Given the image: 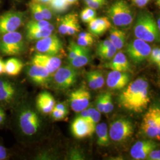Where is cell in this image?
<instances>
[{"mask_svg":"<svg viewBox=\"0 0 160 160\" xmlns=\"http://www.w3.org/2000/svg\"><path fill=\"white\" fill-rule=\"evenodd\" d=\"M113 45V43L111 42V41L109 39H106V40H103L100 42L98 46H97V50H102L104 49L105 48H109L110 46Z\"/></svg>","mask_w":160,"mask_h":160,"instance_id":"45","label":"cell"},{"mask_svg":"<svg viewBox=\"0 0 160 160\" xmlns=\"http://www.w3.org/2000/svg\"><path fill=\"white\" fill-rule=\"evenodd\" d=\"M24 67L23 62L16 58H11L5 62V74L14 77L19 74Z\"/></svg>","mask_w":160,"mask_h":160,"instance_id":"25","label":"cell"},{"mask_svg":"<svg viewBox=\"0 0 160 160\" xmlns=\"http://www.w3.org/2000/svg\"><path fill=\"white\" fill-rule=\"evenodd\" d=\"M49 3L52 9L59 12L66 11L70 6L67 0H51Z\"/></svg>","mask_w":160,"mask_h":160,"instance_id":"33","label":"cell"},{"mask_svg":"<svg viewBox=\"0 0 160 160\" xmlns=\"http://www.w3.org/2000/svg\"><path fill=\"white\" fill-rule=\"evenodd\" d=\"M126 39V33L123 30L114 27L110 29L109 40L116 47L117 50L121 49L124 46Z\"/></svg>","mask_w":160,"mask_h":160,"instance_id":"24","label":"cell"},{"mask_svg":"<svg viewBox=\"0 0 160 160\" xmlns=\"http://www.w3.org/2000/svg\"><path fill=\"white\" fill-rule=\"evenodd\" d=\"M5 74V62L0 59V75Z\"/></svg>","mask_w":160,"mask_h":160,"instance_id":"52","label":"cell"},{"mask_svg":"<svg viewBox=\"0 0 160 160\" xmlns=\"http://www.w3.org/2000/svg\"><path fill=\"white\" fill-rule=\"evenodd\" d=\"M23 36L17 31L2 34L0 38V51L6 55H17L24 51Z\"/></svg>","mask_w":160,"mask_h":160,"instance_id":"4","label":"cell"},{"mask_svg":"<svg viewBox=\"0 0 160 160\" xmlns=\"http://www.w3.org/2000/svg\"><path fill=\"white\" fill-rule=\"evenodd\" d=\"M86 76L88 86L92 90L102 88L104 84V78L101 71L94 70L87 72Z\"/></svg>","mask_w":160,"mask_h":160,"instance_id":"23","label":"cell"},{"mask_svg":"<svg viewBox=\"0 0 160 160\" xmlns=\"http://www.w3.org/2000/svg\"><path fill=\"white\" fill-rule=\"evenodd\" d=\"M147 157H149V160H160V151L153 149L149 153Z\"/></svg>","mask_w":160,"mask_h":160,"instance_id":"46","label":"cell"},{"mask_svg":"<svg viewBox=\"0 0 160 160\" xmlns=\"http://www.w3.org/2000/svg\"><path fill=\"white\" fill-rule=\"evenodd\" d=\"M103 105H104V94L100 95L97 99V110L100 113L103 112Z\"/></svg>","mask_w":160,"mask_h":160,"instance_id":"44","label":"cell"},{"mask_svg":"<svg viewBox=\"0 0 160 160\" xmlns=\"http://www.w3.org/2000/svg\"><path fill=\"white\" fill-rule=\"evenodd\" d=\"M16 115L17 127L24 136L31 137L38 133L41 127V121L33 109L22 105L17 110Z\"/></svg>","mask_w":160,"mask_h":160,"instance_id":"1","label":"cell"},{"mask_svg":"<svg viewBox=\"0 0 160 160\" xmlns=\"http://www.w3.org/2000/svg\"><path fill=\"white\" fill-rule=\"evenodd\" d=\"M88 111L90 122L94 125L96 126V125L100 120V118H101L100 112H98L97 109H94V108H90L88 109Z\"/></svg>","mask_w":160,"mask_h":160,"instance_id":"39","label":"cell"},{"mask_svg":"<svg viewBox=\"0 0 160 160\" xmlns=\"http://www.w3.org/2000/svg\"><path fill=\"white\" fill-rule=\"evenodd\" d=\"M32 63L46 69L52 74L61 67L62 61L61 59L57 56H51L38 53L33 56Z\"/></svg>","mask_w":160,"mask_h":160,"instance_id":"14","label":"cell"},{"mask_svg":"<svg viewBox=\"0 0 160 160\" xmlns=\"http://www.w3.org/2000/svg\"><path fill=\"white\" fill-rule=\"evenodd\" d=\"M160 18H158V20H157V22H156V23H157V28H158V29L159 30H160Z\"/></svg>","mask_w":160,"mask_h":160,"instance_id":"56","label":"cell"},{"mask_svg":"<svg viewBox=\"0 0 160 160\" xmlns=\"http://www.w3.org/2000/svg\"><path fill=\"white\" fill-rule=\"evenodd\" d=\"M24 12L16 11L6 12L0 16V35L17 31L24 19Z\"/></svg>","mask_w":160,"mask_h":160,"instance_id":"9","label":"cell"},{"mask_svg":"<svg viewBox=\"0 0 160 160\" xmlns=\"http://www.w3.org/2000/svg\"><path fill=\"white\" fill-rule=\"evenodd\" d=\"M151 48L148 42L137 38L132 40L126 46V51L128 57L135 64L143 62L149 57Z\"/></svg>","mask_w":160,"mask_h":160,"instance_id":"8","label":"cell"},{"mask_svg":"<svg viewBox=\"0 0 160 160\" xmlns=\"http://www.w3.org/2000/svg\"><path fill=\"white\" fill-rule=\"evenodd\" d=\"M29 7L31 11L32 16L35 20H44L43 15L40 11V7L39 5V2L32 1L29 4Z\"/></svg>","mask_w":160,"mask_h":160,"instance_id":"35","label":"cell"},{"mask_svg":"<svg viewBox=\"0 0 160 160\" xmlns=\"http://www.w3.org/2000/svg\"><path fill=\"white\" fill-rule=\"evenodd\" d=\"M141 128L148 137L160 140V110L158 108L149 109L143 117Z\"/></svg>","mask_w":160,"mask_h":160,"instance_id":"5","label":"cell"},{"mask_svg":"<svg viewBox=\"0 0 160 160\" xmlns=\"http://www.w3.org/2000/svg\"><path fill=\"white\" fill-rule=\"evenodd\" d=\"M18 90L16 84L10 80L0 78V103L11 106L16 103Z\"/></svg>","mask_w":160,"mask_h":160,"instance_id":"12","label":"cell"},{"mask_svg":"<svg viewBox=\"0 0 160 160\" xmlns=\"http://www.w3.org/2000/svg\"><path fill=\"white\" fill-rule=\"evenodd\" d=\"M36 1H38V2H41V3H47V2H49V1H51V0H36Z\"/></svg>","mask_w":160,"mask_h":160,"instance_id":"55","label":"cell"},{"mask_svg":"<svg viewBox=\"0 0 160 160\" xmlns=\"http://www.w3.org/2000/svg\"><path fill=\"white\" fill-rule=\"evenodd\" d=\"M96 126L81 116L75 119L71 124V131L75 137L82 139L92 136L95 132Z\"/></svg>","mask_w":160,"mask_h":160,"instance_id":"15","label":"cell"},{"mask_svg":"<svg viewBox=\"0 0 160 160\" xmlns=\"http://www.w3.org/2000/svg\"><path fill=\"white\" fill-rule=\"evenodd\" d=\"M78 0H67V1L68 2L69 5H72L74 4L75 2H77Z\"/></svg>","mask_w":160,"mask_h":160,"instance_id":"54","label":"cell"},{"mask_svg":"<svg viewBox=\"0 0 160 160\" xmlns=\"http://www.w3.org/2000/svg\"><path fill=\"white\" fill-rule=\"evenodd\" d=\"M148 88L147 87L142 90V92L132 101L126 109L135 112H141L144 109H146L150 102Z\"/></svg>","mask_w":160,"mask_h":160,"instance_id":"20","label":"cell"},{"mask_svg":"<svg viewBox=\"0 0 160 160\" xmlns=\"http://www.w3.org/2000/svg\"><path fill=\"white\" fill-rule=\"evenodd\" d=\"M106 1V0H90L86 3L88 7L94 10H97L104 5Z\"/></svg>","mask_w":160,"mask_h":160,"instance_id":"42","label":"cell"},{"mask_svg":"<svg viewBox=\"0 0 160 160\" xmlns=\"http://www.w3.org/2000/svg\"><path fill=\"white\" fill-rule=\"evenodd\" d=\"M77 15L74 13H70L65 16H63L60 20V22L58 26V31L60 34L62 35H67V30L72 20Z\"/></svg>","mask_w":160,"mask_h":160,"instance_id":"29","label":"cell"},{"mask_svg":"<svg viewBox=\"0 0 160 160\" xmlns=\"http://www.w3.org/2000/svg\"><path fill=\"white\" fill-rule=\"evenodd\" d=\"M27 72L29 78L38 85H45L50 80L51 74L46 69L39 65L32 64Z\"/></svg>","mask_w":160,"mask_h":160,"instance_id":"18","label":"cell"},{"mask_svg":"<svg viewBox=\"0 0 160 160\" xmlns=\"http://www.w3.org/2000/svg\"><path fill=\"white\" fill-rule=\"evenodd\" d=\"M91 94L86 88L81 87L77 89L69 95L71 108L75 112H80L88 106Z\"/></svg>","mask_w":160,"mask_h":160,"instance_id":"13","label":"cell"},{"mask_svg":"<svg viewBox=\"0 0 160 160\" xmlns=\"http://www.w3.org/2000/svg\"><path fill=\"white\" fill-rule=\"evenodd\" d=\"M96 10L88 7L81 12L80 17L83 22L88 23L96 17Z\"/></svg>","mask_w":160,"mask_h":160,"instance_id":"34","label":"cell"},{"mask_svg":"<svg viewBox=\"0 0 160 160\" xmlns=\"http://www.w3.org/2000/svg\"><path fill=\"white\" fill-rule=\"evenodd\" d=\"M92 36L91 33H87V32H81L78 34V37H87V36Z\"/></svg>","mask_w":160,"mask_h":160,"instance_id":"53","label":"cell"},{"mask_svg":"<svg viewBox=\"0 0 160 160\" xmlns=\"http://www.w3.org/2000/svg\"><path fill=\"white\" fill-rule=\"evenodd\" d=\"M82 118L84 119L87 120L88 122H90V118H89V114H88V109H84L83 110L80 112V116ZM92 123V122H91Z\"/></svg>","mask_w":160,"mask_h":160,"instance_id":"50","label":"cell"},{"mask_svg":"<svg viewBox=\"0 0 160 160\" xmlns=\"http://www.w3.org/2000/svg\"><path fill=\"white\" fill-rule=\"evenodd\" d=\"M84 1H85V2H87V1H90V0H84Z\"/></svg>","mask_w":160,"mask_h":160,"instance_id":"58","label":"cell"},{"mask_svg":"<svg viewBox=\"0 0 160 160\" xmlns=\"http://www.w3.org/2000/svg\"><path fill=\"white\" fill-rule=\"evenodd\" d=\"M54 108L58 109V110L63 112V113H65V114H68V109H67L66 105L64 104L63 103H58L57 104H55L54 106Z\"/></svg>","mask_w":160,"mask_h":160,"instance_id":"48","label":"cell"},{"mask_svg":"<svg viewBox=\"0 0 160 160\" xmlns=\"http://www.w3.org/2000/svg\"><path fill=\"white\" fill-rule=\"evenodd\" d=\"M80 24H79V22H78V17H77V16L72 20V21L71 22V23L70 24L68 29V30H67V35L72 36V35H74V34L80 32Z\"/></svg>","mask_w":160,"mask_h":160,"instance_id":"37","label":"cell"},{"mask_svg":"<svg viewBox=\"0 0 160 160\" xmlns=\"http://www.w3.org/2000/svg\"><path fill=\"white\" fill-rule=\"evenodd\" d=\"M156 4L157 6L160 7V0H156Z\"/></svg>","mask_w":160,"mask_h":160,"instance_id":"57","label":"cell"},{"mask_svg":"<svg viewBox=\"0 0 160 160\" xmlns=\"http://www.w3.org/2000/svg\"><path fill=\"white\" fill-rule=\"evenodd\" d=\"M88 49L87 48V47L80 46L73 41L71 42L68 46L69 54L68 59H72Z\"/></svg>","mask_w":160,"mask_h":160,"instance_id":"31","label":"cell"},{"mask_svg":"<svg viewBox=\"0 0 160 160\" xmlns=\"http://www.w3.org/2000/svg\"><path fill=\"white\" fill-rule=\"evenodd\" d=\"M51 113L53 119L56 120H62L67 116V114L63 113V112L54 108L52 110Z\"/></svg>","mask_w":160,"mask_h":160,"instance_id":"43","label":"cell"},{"mask_svg":"<svg viewBox=\"0 0 160 160\" xmlns=\"http://www.w3.org/2000/svg\"><path fill=\"white\" fill-rule=\"evenodd\" d=\"M94 38L92 36L87 37H78L77 43L80 46L88 47L94 43Z\"/></svg>","mask_w":160,"mask_h":160,"instance_id":"40","label":"cell"},{"mask_svg":"<svg viewBox=\"0 0 160 160\" xmlns=\"http://www.w3.org/2000/svg\"><path fill=\"white\" fill-rule=\"evenodd\" d=\"M5 113L4 110L0 106V126L3 123L4 121L5 120Z\"/></svg>","mask_w":160,"mask_h":160,"instance_id":"51","label":"cell"},{"mask_svg":"<svg viewBox=\"0 0 160 160\" xmlns=\"http://www.w3.org/2000/svg\"><path fill=\"white\" fill-rule=\"evenodd\" d=\"M117 49L113 45L109 48H105L102 50H97L96 53L97 55L104 60H109L113 57L116 53Z\"/></svg>","mask_w":160,"mask_h":160,"instance_id":"32","label":"cell"},{"mask_svg":"<svg viewBox=\"0 0 160 160\" xmlns=\"http://www.w3.org/2000/svg\"><path fill=\"white\" fill-rule=\"evenodd\" d=\"M39 5L40 11L43 15L44 20H51L52 17V12L51 11L50 8L46 5H44L43 3H41L39 2Z\"/></svg>","mask_w":160,"mask_h":160,"instance_id":"41","label":"cell"},{"mask_svg":"<svg viewBox=\"0 0 160 160\" xmlns=\"http://www.w3.org/2000/svg\"><path fill=\"white\" fill-rule=\"evenodd\" d=\"M54 73V84L61 90H66L74 86L78 78L77 71L70 65L60 67Z\"/></svg>","mask_w":160,"mask_h":160,"instance_id":"7","label":"cell"},{"mask_svg":"<svg viewBox=\"0 0 160 160\" xmlns=\"http://www.w3.org/2000/svg\"><path fill=\"white\" fill-rule=\"evenodd\" d=\"M55 105V100L50 92H40L36 98V107L44 114L51 113Z\"/></svg>","mask_w":160,"mask_h":160,"instance_id":"19","label":"cell"},{"mask_svg":"<svg viewBox=\"0 0 160 160\" xmlns=\"http://www.w3.org/2000/svg\"><path fill=\"white\" fill-rule=\"evenodd\" d=\"M48 29L53 31L54 27L48 20H31L26 26V30L28 29Z\"/></svg>","mask_w":160,"mask_h":160,"instance_id":"30","label":"cell"},{"mask_svg":"<svg viewBox=\"0 0 160 160\" xmlns=\"http://www.w3.org/2000/svg\"><path fill=\"white\" fill-rule=\"evenodd\" d=\"M27 38L30 40H39L52 34L51 30L48 29L26 30Z\"/></svg>","mask_w":160,"mask_h":160,"instance_id":"27","label":"cell"},{"mask_svg":"<svg viewBox=\"0 0 160 160\" xmlns=\"http://www.w3.org/2000/svg\"><path fill=\"white\" fill-rule=\"evenodd\" d=\"M157 147V143L151 140L138 141L132 147L131 155L135 160H144L147 158L149 153Z\"/></svg>","mask_w":160,"mask_h":160,"instance_id":"17","label":"cell"},{"mask_svg":"<svg viewBox=\"0 0 160 160\" xmlns=\"http://www.w3.org/2000/svg\"><path fill=\"white\" fill-rule=\"evenodd\" d=\"M130 78V75L127 72L112 70L108 75L107 86L112 90H122L128 85Z\"/></svg>","mask_w":160,"mask_h":160,"instance_id":"16","label":"cell"},{"mask_svg":"<svg viewBox=\"0 0 160 160\" xmlns=\"http://www.w3.org/2000/svg\"><path fill=\"white\" fill-rule=\"evenodd\" d=\"M108 15L114 25L119 28L128 27L133 21L131 8L125 0L114 2L109 8Z\"/></svg>","mask_w":160,"mask_h":160,"instance_id":"3","label":"cell"},{"mask_svg":"<svg viewBox=\"0 0 160 160\" xmlns=\"http://www.w3.org/2000/svg\"><path fill=\"white\" fill-rule=\"evenodd\" d=\"M16 1H19V0H16Z\"/></svg>","mask_w":160,"mask_h":160,"instance_id":"59","label":"cell"},{"mask_svg":"<svg viewBox=\"0 0 160 160\" xmlns=\"http://www.w3.org/2000/svg\"><path fill=\"white\" fill-rule=\"evenodd\" d=\"M35 48L38 53L57 56L62 49V43L56 35L52 34L38 40Z\"/></svg>","mask_w":160,"mask_h":160,"instance_id":"11","label":"cell"},{"mask_svg":"<svg viewBox=\"0 0 160 160\" xmlns=\"http://www.w3.org/2000/svg\"><path fill=\"white\" fill-rule=\"evenodd\" d=\"M113 58L112 61L106 65L108 68L121 72H129L130 71L129 61L122 52H118Z\"/></svg>","mask_w":160,"mask_h":160,"instance_id":"22","label":"cell"},{"mask_svg":"<svg viewBox=\"0 0 160 160\" xmlns=\"http://www.w3.org/2000/svg\"><path fill=\"white\" fill-rule=\"evenodd\" d=\"M150 0H132L134 4L138 7H143L146 6Z\"/></svg>","mask_w":160,"mask_h":160,"instance_id":"49","label":"cell"},{"mask_svg":"<svg viewBox=\"0 0 160 160\" xmlns=\"http://www.w3.org/2000/svg\"><path fill=\"white\" fill-rule=\"evenodd\" d=\"M111 27L112 24L108 17L95 18L88 23V29L90 33L95 36L102 35Z\"/></svg>","mask_w":160,"mask_h":160,"instance_id":"21","label":"cell"},{"mask_svg":"<svg viewBox=\"0 0 160 160\" xmlns=\"http://www.w3.org/2000/svg\"><path fill=\"white\" fill-rule=\"evenodd\" d=\"M90 59V51L88 49L74 58L68 60V62L69 65L74 68H81L88 63Z\"/></svg>","mask_w":160,"mask_h":160,"instance_id":"28","label":"cell"},{"mask_svg":"<svg viewBox=\"0 0 160 160\" xmlns=\"http://www.w3.org/2000/svg\"><path fill=\"white\" fill-rule=\"evenodd\" d=\"M113 109V104L112 102V95L110 93L107 92L104 94V105L103 112L104 113H109L112 112Z\"/></svg>","mask_w":160,"mask_h":160,"instance_id":"36","label":"cell"},{"mask_svg":"<svg viewBox=\"0 0 160 160\" xmlns=\"http://www.w3.org/2000/svg\"><path fill=\"white\" fill-rule=\"evenodd\" d=\"M8 157V152L6 148L0 144V160H6Z\"/></svg>","mask_w":160,"mask_h":160,"instance_id":"47","label":"cell"},{"mask_svg":"<svg viewBox=\"0 0 160 160\" xmlns=\"http://www.w3.org/2000/svg\"><path fill=\"white\" fill-rule=\"evenodd\" d=\"M134 129L131 122L120 118L113 121L110 125L109 137L114 142H123L131 137Z\"/></svg>","mask_w":160,"mask_h":160,"instance_id":"6","label":"cell"},{"mask_svg":"<svg viewBox=\"0 0 160 160\" xmlns=\"http://www.w3.org/2000/svg\"><path fill=\"white\" fill-rule=\"evenodd\" d=\"M97 136V143L102 147H108L110 144L109 131L104 123H97L95 128Z\"/></svg>","mask_w":160,"mask_h":160,"instance_id":"26","label":"cell"},{"mask_svg":"<svg viewBox=\"0 0 160 160\" xmlns=\"http://www.w3.org/2000/svg\"><path fill=\"white\" fill-rule=\"evenodd\" d=\"M147 87H149L148 82L144 78H138L132 82L119 96V102L120 106L126 109L132 101Z\"/></svg>","mask_w":160,"mask_h":160,"instance_id":"10","label":"cell"},{"mask_svg":"<svg viewBox=\"0 0 160 160\" xmlns=\"http://www.w3.org/2000/svg\"><path fill=\"white\" fill-rule=\"evenodd\" d=\"M150 61L155 63L159 68L160 67V49L159 48L157 47L154 49H151L150 54L149 55Z\"/></svg>","mask_w":160,"mask_h":160,"instance_id":"38","label":"cell"},{"mask_svg":"<svg viewBox=\"0 0 160 160\" xmlns=\"http://www.w3.org/2000/svg\"><path fill=\"white\" fill-rule=\"evenodd\" d=\"M160 31L151 14L142 12L138 16L134 26V34L137 38L148 43L159 42Z\"/></svg>","mask_w":160,"mask_h":160,"instance_id":"2","label":"cell"}]
</instances>
